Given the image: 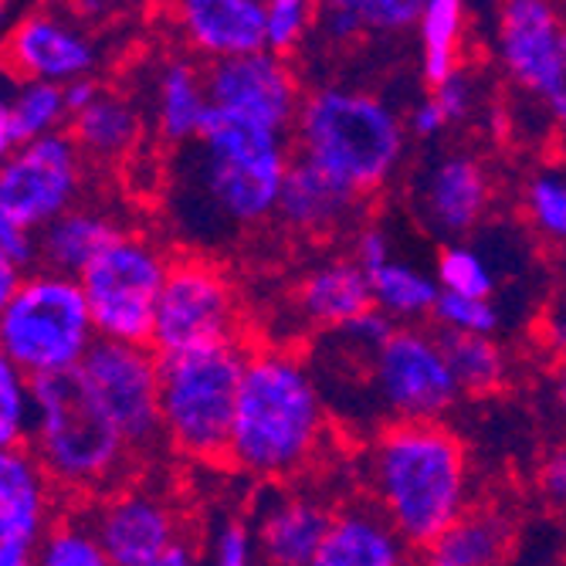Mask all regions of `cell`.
Listing matches in <instances>:
<instances>
[{"mask_svg": "<svg viewBox=\"0 0 566 566\" xmlns=\"http://www.w3.org/2000/svg\"><path fill=\"white\" fill-rule=\"evenodd\" d=\"M292 157L289 133L214 109L174 164L177 231L190 244H224L275 221Z\"/></svg>", "mask_w": 566, "mask_h": 566, "instance_id": "cell-1", "label": "cell"}, {"mask_svg": "<svg viewBox=\"0 0 566 566\" xmlns=\"http://www.w3.org/2000/svg\"><path fill=\"white\" fill-rule=\"evenodd\" d=\"M359 479L410 549H424L472 509V458L444 421L377 428Z\"/></svg>", "mask_w": 566, "mask_h": 566, "instance_id": "cell-2", "label": "cell"}, {"mask_svg": "<svg viewBox=\"0 0 566 566\" xmlns=\"http://www.w3.org/2000/svg\"><path fill=\"white\" fill-rule=\"evenodd\" d=\"M329 400L316 370L292 349H254L238 387L228 461L248 479L289 482L319 458Z\"/></svg>", "mask_w": 566, "mask_h": 566, "instance_id": "cell-3", "label": "cell"}, {"mask_svg": "<svg viewBox=\"0 0 566 566\" xmlns=\"http://www.w3.org/2000/svg\"><path fill=\"white\" fill-rule=\"evenodd\" d=\"M295 157L316 164L359 197L390 187L407 157V123L390 102L359 85L305 92L295 116Z\"/></svg>", "mask_w": 566, "mask_h": 566, "instance_id": "cell-4", "label": "cell"}, {"mask_svg": "<svg viewBox=\"0 0 566 566\" xmlns=\"http://www.w3.org/2000/svg\"><path fill=\"white\" fill-rule=\"evenodd\" d=\"M34 384V431L31 451L51 485L69 492H113L129 475L133 448L109 424V418L85 394L72 374Z\"/></svg>", "mask_w": 566, "mask_h": 566, "instance_id": "cell-5", "label": "cell"}, {"mask_svg": "<svg viewBox=\"0 0 566 566\" xmlns=\"http://www.w3.org/2000/svg\"><path fill=\"white\" fill-rule=\"evenodd\" d=\"M244 364L248 353L238 339L160 356L164 441L177 454L193 461L228 458Z\"/></svg>", "mask_w": 566, "mask_h": 566, "instance_id": "cell-6", "label": "cell"}, {"mask_svg": "<svg viewBox=\"0 0 566 566\" xmlns=\"http://www.w3.org/2000/svg\"><path fill=\"white\" fill-rule=\"evenodd\" d=\"M95 343L98 333L88 298L75 275L28 272L11 305L0 313V349L28 380L78 370Z\"/></svg>", "mask_w": 566, "mask_h": 566, "instance_id": "cell-7", "label": "cell"}, {"mask_svg": "<svg viewBox=\"0 0 566 566\" xmlns=\"http://www.w3.org/2000/svg\"><path fill=\"white\" fill-rule=\"evenodd\" d=\"M346 346L356 353V380L380 428L444 421L461 397L441 336L421 326H397L377 349H364L356 343Z\"/></svg>", "mask_w": 566, "mask_h": 566, "instance_id": "cell-8", "label": "cell"}, {"mask_svg": "<svg viewBox=\"0 0 566 566\" xmlns=\"http://www.w3.org/2000/svg\"><path fill=\"white\" fill-rule=\"evenodd\" d=\"M174 259L146 234L126 231L78 275L98 339L149 346Z\"/></svg>", "mask_w": 566, "mask_h": 566, "instance_id": "cell-9", "label": "cell"}, {"mask_svg": "<svg viewBox=\"0 0 566 566\" xmlns=\"http://www.w3.org/2000/svg\"><path fill=\"white\" fill-rule=\"evenodd\" d=\"M75 377L133 448V454H146L164 441L160 356L149 346L98 339L82 359Z\"/></svg>", "mask_w": 566, "mask_h": 566, "instance_id": "cell-10", "label": "cell"}, {"mask_svg": "<svg viewBox=\"0 0 566 566\" xmlns=\"http://www.w3.org/2000/svg\"><path fill=\"white\" fill-rule=\"evenodd\" d=\"M238 333V292L228 272L203 254L174 259L157 326H153V353L174 356L214 343H234Z\"/></svg>", "mask_w": 566, "mask_h": 566, "instance_id": "cell-11", "label": "cell"}, {"mask_svg": "<svg viewBox=\"0 0 566 566\" xmlns=\"http://www.w3.org/2000/svg\"><path fill=\"white\" fill-rule=\"evenodd\" d=\"M82 160L85 157L69 129L21 143L0 164V214L41 234L48 224L78 208L85 190Z\"/></svg>", "mask_w": 566, "mask_h": 566, "instance_id": "cell-12", "label": "cell"}, {"mask_svg": "<svg viewBox=\"0 0 566 566\" xmlns=\"http://www.w3.org/2000/svg\"><path fill=\"white\" fill-rule=\"evenodd\" d=\"M102 48L78 14L59 4H38L8 28L0 41V65L21 82L69 85L78 78H95Z\"/></svg>", "mask_w": 566, "mask_h": 566, "instance_id": "cell-13", "label": "cell"}, {"mask_svg": "<svg viewBox=\"0 0 566 566\" xmlns=\"http://www.w3.org/2000/svg\"><path fill=\"white\" fill-rule=\"evenodd\" d=\"M495 180L482 157L469 149L438 153L410 184V208L421 228L444 244L465 241L492 211Z\"/></svg>", "mask_w": 566, "mask_h": 566, "instance_id": "cell-14", "label": "cell"}, {"mask_svg": "<svg viewBox=\"0 0 566 566\" xmlns=\"http://www.w3.org/2000/svg\"><path fill=\"white\" fill-rule=\"evenodd\" d=\"M495 62L523 95L539 102L566 48L563 0H495Z\"/></svg>", "mask_w": 566, "mask_h": 566, "instance_id": "cell-15", "label": "cell"}, {"mask_svg": "<svg viewBox=\"0 0 566 566\" xmlns=\"http://www.w3.org/2000/svg\"><path fill=\"white\" fill-rule=\"evenodd\" d=\"M203 75H208V95L218 113L292 133L305 92L289 59L275 51H254V55L203 65Z\"/></svg>", "mask_w": 566, "mask_h": 566, "instance_id": "cell-16", "label": "cell"}, {"mask_svg": "<svg viewBox=\"0 0 566 566\" xmlns=\"http://www.w3.org/2000/svg\"><path fill=\"white\" fill-rule=\"evenodd\" d=\"M88 523L113 566H146L180 543V512L167 492L123 485L88 512Z\"/></svg>", "mask_w": 566, "mask_h": 566, "instance_id": "cell-17", "label": "cell"}, {"mask_svg": "<svg viewBox=\"0 0 566 566\" xmlns=\"http://www.w3.org/2000/svg\"><path fill=\"white\" fill-rule=\"evenodd\" d=\"M336 509L323 492L275 485L254 509V539L262 566H308L319 553Z\"/></svg>", "mask_w": 566, "mask_h": 566, "instance_id": "cell-18", "label": "cell"}, {"mask_svg": "<svg viewBox=\"0 0 566 566\" xmlns=\"http://www.w3.org/2000/svg\"><path fill=\"white\" fill-rule=\"evenodd\" d=\"M180 41L208 65L265 48V0H170Z\"/></svg>", "mask_w": 566, "mask_h": 566, "instance_id": "cell-19", "label": "cell"}, {"mask_svg": "<svg viewBox=\"0 0 566 566\" xmlns=\"http://www.w3.org/2000/svg\"><path fill=\"white\" fill-rule=\"evenodd\" d=\"M359 208H364V197L353 193L346 184H339L316 164L292 157L275 221L298 238H329L349 228Z\"/></svg>", "mask_w": 566, "mask_h": 566, "instance_id": "cell-20", "label": "cell"}, {"mask_svg": "<svg viewBox=\"0 0 566 566\" xmlns=\"http://www.w3.org/2000/svg\"><path fill=\"white\" fill-rule=\"evenodd\" d=\"M292 302L302 323L323 333H336L374 308L370 275L359 269L349 254L323 259L298 279Z\"/></svg>", "mask_w": 566, "mask_h": 566, "instance_id": "cell-21", "label": "cell"}, {"mask_svg": "<svg viewBox=\"0 0 566 566\" xmlns=\"http://www.w3.org/2000/svg\"><path fill=\"white\" fill-rule=\"evenodd\" d=\"M308 566H410V546L370 502L339 505Z\"/></svg>", "mask_w": 566, "mask_h": 566, "instance_id": "cell-22", "label": "cell"}, {"mask_svg": "<svg viewBox=\"0 0 566 566\" xmlns=\"http://www.w3.org/2000/svg\"><path fill=\"white\" fill-rule=\"evenodd\" d=\"M153 106V129L170 146H187L197 133L208 126L214 106L208 95V75L203 69L184 55H170L160 62L149 88Z\"/></svg>", "mask_w": 566, "mask_h": 566, "instance_id": "cell-23", "label": "cell"}, {"mask_svg": "<svg viewBox=\"0 0 566 566\" xmlns=\"http://www.w3.org/2000/svg\"><path fill=\"white\" fill-rule=\"evenodd\" d=\"M123 234L126 228L106 208H85V203H78V208H72L38 234V265L78 279Z\"/></svg>", "mask_w": 566, "mask_h": 566, "instance_id": "cell-24", "label": "cell"}, {"mask_svg": "<svg viewBox=\"0 0 566 566\" xmlns=\"http://www.w3.org/2000/svg\"><path fill=\"white\" fill-rule=\"evenodd\" d=\"M512 520L499 505H472L434 543L421 549V566H502L512 549Z\"/></svg>", "mask_w": 566, "mask_h": 566, "instance_id": "cell-25", "label": "cell"}, {"mask_svg": "<svg viewBox=\"0 0 566 566\" xmlns=\"http://www.w3.org/2000/svg\"><path fill=\"white\" fill-rule=\"evenodd\" d=\"M69 136L75 139L85 160H126L143 136L139 106L113 88H102L92 106L72 116Z\"/></svg>", "mask_w": 566, "mask_h": 566, "instance_id": "cell-26", "label": "cell"}, {"mask_svg": "<svg viewBox=\"0 0 566 566\" xmlns=\"http://www.w3.org/2000/svg\"><path fill=\"white\" fill-rule=\"evenodd\" d=\"M424 0H319V34L333 44L397 38L418 28Z\"/></svg>", "mask_w": 566, "mask_h": 566, "instance_id": "cell-27", "label": "cell"}, {"mask_svg": "<svg viewBox=\"0 0 566 566\" xmlns=\"http://www.w3.org/2000/svg\"><path fill=\"white\" fill-rule=\"evenodd\" d=\"M0 516L41 539L51 530V479L31 448H0Z\"/></svg>", "mask_w": 566, "mask_h": 566, "instance_id": "cell-28", "label": "cell"}, {"mask_svg": "<svg viewBox=\"0 0 566 566\" xmlns=\"http://www.w3.org/2000/svg\"><path fill=\"white\" fill-rule=\"evenodd\" d=\"M370 295L374 308L394 326H418L424 319H434L441 285L434 272H424L407 259H394L370 275Z\"/></svg>", "mask_w": 566, "mask_h": 566, "instance_id": "cell-29", "label": "cell"}, {"mask_svg": "<svg viewBox=\"0 0 566 566\" xmlns=\"http://www.w3.org/2000/svg\"><path fill=\"white\" fill-rule=\"evenodd\" d=\"M421 78L438 88L461 69V48L469 34V0H424L418 18Z\"/></svg>", "mask_w": 566, "mask_h": 566, "instance_id": "cell-30", "label": "cell"}, {"mask_svg": "<svg viewBox=\"0 0 566 566\" xmlns=\"http://www.w3.org/2000/svg\"><path fill=\"white\" fill-rule=\"evenodd\" d=\"M438 336L461 394L489 397L505 387L509 353L495 336H454V333H438Z\"/></svg>", "mask_w": 566, "mask_h": 566, "instance_id": "cell-31", "label": "cell"}, {"mask_svg": "<svg viewBox=\"0 0 566 566\" xmlns=\"http://www.w3.org/2000/svg\"><path fill=\"white\" fill-rule=\"evenodd\" d=\"M520 208L533 234L566 248V160L539 164L523 180Z\"/></svg>", "mask_w": 566, "mask_h": 566, "instance_id": "cell-32", "label": "cell"}, {"mask_svg": "<svg viewBox=\"0 0 566 566\" xmlns=\"http://www.w3.org/2000/svg\"><path fill=\"white\" fill-rule=\"evenodd\" d=\"M434 279L441 292L448 295H469V298H495L499 292V275L489 254L475 244L454 241L438 251L434 262Z\"/></svg>", "mask_w": 566, "mask_h": 566, "instance_id": "cell-33", "label": "cell"}, {"mask_svg": "<svg viewBox=\"0 0 566 566\" xmlns=\"http://www.w3.org/2000/svg\"><path fill=\"white\" fill-rule=\"evenodd\" d=\"M11 109H14L21 143L41 139L51 133H65V126L72 123L65 85H51V82H21L11 92Z\"/></svg>", "mask_w": 566, "mask_h": 566, "instance_id": "cell-34", "label": "cell"}, {"mask_svg": "<svg viewBox=\"0 0 566 566\" xmlns=\"http://www.w3.org/2000/svg\"><path fill=\"white\" fill-rule=\"evenodd\" d=\"M38 566H113L88 516L51 523L38 543Z\"/></svg>", "mask_w": 566, "mask_h": 566, "instance_id": "cell-35", "label": "cell"}, {"mask_svg": "<svg viewBox=\"0 0 566 566\" xmlns=\"http://www.w3.org/2000/svg\"><path fill=\"white\" fill-rule=\"evenodd\" d=\"M34 431V384L0 359V448H28Z\"/></svg>", "mask_w": 566, "mask_h": 566, "instance_id": "cell-36", "label": "cell"}, {"mask_svg": "<svg viewBox=\"0 0 566 566\" xmlns=\"http://www.w3.org/2000/svg\"><path fill=\"white\" fill-rule=\"evenodd\" d=\"M319 28V0H265V48L289 59Z\"/></svg>", "mask_w": 566, "mask_h": 566, "instance_id": "cell-37", "label": "cell"}, {"mask_svg": "<svg viewBox=\"0 0 566 566\" xmlns=\"http://www.w3.org/2000/svg\"><path fill=\"white\" fill-rule=\"evenodd\" d=\"M434 323L441 326V333H454V336H499L502 313L495 298H469V295L441 292Z\"/></svg>", "mask_w": 566, "mask_h": 566, "instance_id": "cell-38", "label": "cell"}, {"mask_svg": "<svg viewBox=\"0 0 566 566\" xmlns=\"http://www.w3.org/2000/svg\"><path fill=\"white\" fill-rule=\"evenodd\" d=\"M200 566H262L259 539H254V526L244 516H224L208 539V553H203Z\"/></svg>", "mask_w": 566, "mask_h": 566, "instance_id": "cell-39", "label": "cell"}, {"mask_svg": "<svg viewBox=\"0 0 566 566\" xmlns=\"http://www.w3.org/2000/svg\"><path fill=\"white\" fill-rule=\"evenodd\" d=\"M428 95L438 102V109L444 113L448 126H461L469 123L479 109V82L465 72L458 69L448 82H441L438 88H428Z\"/></svg>", "mask_w": 566, "mask_h": 566, "instance_id": "cell-40", "label": "cell"}, {"mask_svg": "<svg viewBox=\"0 0 566 566\" xmlns=\"http://www.w3.org/2000/svg\"><path fill=\"white\" fill-rule=\"evenodd\" d=\"M349 259L364 269L367 275H374L377 269H384L387 262H394L397 254H394V238L384 224L370 221V224H359L353 231V244H349Z\"/></svg>", "mask_w": 566, "mask_h": 566, "instance_id": "cell-41", "label": "cell"}, {"mask_svg": "<svg viewBox=\"0 0 566 566\" xmlns=\"http://www.w3.org/2000/svg\"><path fill=\"white\" fill-rule=\"evenodd\" d=\"M536 492L549 509L566 512V438L543 451L536 465Z\"/></svg>", "mask_w": 566, "mask_h": 566, "instance_id": "cell-42", "label": "cell"}, {"mask_svg": "<svg viewBox=\"0 0 566 566\" xmlns=\"http://www.w3.org/2000/svg\"><path fill=\"white\" fill-rule=\"evenodd\" d=\"M38 543L41 536L0 516V566H38Z\"/></svg>", "mask_w": 566, "mask_h": 566, "instance_id": "cell-43", "label": "cell"}, {"mask_svg": "<svg viewBox=\"0 0 566 566\" xmlns=\"http://www.w3.org/2000/svg\"><path fill=\"white\" fill-rule=\"evenodd\" d=\"M0 248H4L24 272L38 265V234L11 221L8 214H0Z\"/></svg>", "mask_w": 566, "mask_h": 566, "instance_id": "cell-44", "label": "cell"}, {"mask_svg": "<svg viewBox=\"0 0 566 566\" xmlns=\"http://www.w3.org/2000/svg\"><path fill=\"white\" fill-rule=\"evenodd\" d=\"M403 123H407V133L415 139H421V143H431V139H438V136H444L451 129L431 95L418 98L415 106H410V113L403 116Z\"/></svg>", "mask_w": 566, "mask_h": 566, "instance_id": "cell-45", "label": "cell"}, {"mask_svg": "<svg viewBox=\"0 0 566 566\" xmlns=\"http://www.w3.org/2000/svg\"><path fill=\"white\" fill-rule=\"evenodd\" d=\"M78 18H119V14H136L149 8L153 0H59Z\"/></svg>", "mask_w": 566, "mask_h": 566, "instance_id": "cell-46", "label": "cell"}, {"mask_svg": "<svg viewBox=\"0 0 566 566\" xmlns=\"http://www.w3.org/2000/svg\"><path fill=\"white\" fill-rule=\"evenodd\" d=\"M539 106L549 116V123L566 136V48H563V62L556 69V78L549 82L546 95L539 98Z\"/></svg>", "mask_w": 566, "mask_h": 566, "instance_id": "cell-47", "label": "cell"}, {"mask_svg": "<svg viewBox=\"0 0 566 566\" xmlns=\"http://www.w3.org/2000/svg\"><path fill=\"white\" fill-rule=\"evenodd\" d=\"M24 269L11 259V254L0 248V313L11 305V298L18 295V289H21V282H24Z\"/></svg>", "mask_w": 566, "mask_h": 566, "instance_id": "cell-48", "label": "cell"}, {"mask_svg": "<svg viewBox=\"0 0 566 566\" xmlns=\"http://www.w3.org/2000/svg\"><path fill=\"white\" fill-rule=\"evenodd\" d=\"M18 146H21V136H18V123L11 109V95L0 92V164H4Z\"/></svg>", "mask_w": 566, "mask_h": 566, "instance_id": "cell-49", "label": "cell"}, {"mask_svg": "<svg viewBox=\"0 0 566 566\" xmlns=\"http://www.w3.org/2000/svg\"><path fill=\"white\" fill-rule=\"evenodd\" d=\"M106 88L98 78H78V82H69L65 85V102H69V113H82L85 106H92V102L98 98V92Z\"/></svg>", "mask_w": 566, "mask_h": 566, "instance_id": "cell-50", "label": "cell"}, {"mask_svg": "<svg viewBox=\"0 0 566 566\" xmlns=\"http://www.w3.org/2000/svg\"><path fill=\"white\" fill-rule=\"evenodd\" d=\"M543 339L553 353H559V359L566 356V302H559L543 319Z\"/></svg>", "mask_w": 566, "mask_h": 566, "instance_id": "cell-51", "label": "cell"}, {"mask_svg": "<svg viewBox=\"0 0 566 566\" xmlns=\"http://www.w3.org/2000/svg\"><path fill=\"white\" fill-rule=\"evenodd\" d=\"M146 566H200V559H197V553L187 543H177L170 553H164L160 559H153Z\"/></svg>", "mask_w": 566, "mask_h": 566, "instance_id": "cell-52", "label": "cell"}, {"mask_svg": "<svg viewBox=\"0 0 566 566\" xmlns=\"http://www.w3.org/2000/svg\"><path fill=\"white\" fill-rule=\"evenodd\" d=\"M553 403H556V415L566 424V356L559 359V367L553 374Z\"/></svg>", "mask_w": 566, "mask_h": 566, "instance_id": "cell-53", "label": "cell"}, {"mask_svg": "<svg viewBox=\"0 0 566 566\" xmlns=\"http://www.w3.org/2000/svg\"><path fill=\"white\" fill-rule=\"evenodd\" d=\"M4 14H8V0H0V21H4Z\"/></svg>", "mask_w": 566, "mask_h": 566, "instance_id": "cell-54", "label": "cell"}, {"mask_svg": "<svg viewBox=\"0 0 566 566\" xmlns=\"http://www.w3.org/2000/svg\"><path fill=\"white\" fill-rule=\"evenodd\" d=\"M0 359H4V349H0Z\"/></svg>", "mask_w": 566, "mask_h": 566, "instance_id": "cell-55", "label": "cell"}]
</instances>
